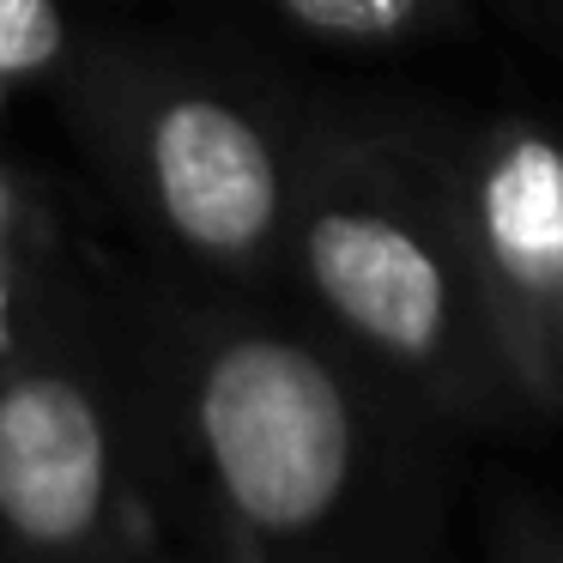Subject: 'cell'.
<instances>
[{"mask_svg":"<svg viewBox=\"0 0 563 563\" xmlns=\"http://www.w3.org/2000/svg\"><path fill=\"white\" fill-rule=\"evenodd\" d=\"M200 430L224 490L261 527H309L352 466V418L333 376L279 340H243L212 364Z\"/></svg>","mask_w":563,"mask_h":563,"instance_id":"cell-1","label":"cell"},{"mask_svg":"<svg viewBox=\"0 0 563 563\" xmlns=\"http://www.w3.org/2000/svg\"><path fill=\"white\" fill-rule=\"evenodd\" d=\"M103 503V430L67 382H19L0 394V515L37 545L91 527Z\"/></svg>","mask_w":563,"mask_h":563,"instance_id":"cell-2","label":"cell"},{"mask_svg":"<svg viewBox=\"0 0 563 563\" xmlns=\"http://www.w3.org/2000/svg\"><path fill=\"white\" fill-rule=\"evenodd\" d=\"M164 212L195 236L200 249H249L273 224V158L243 115L224 103L188 98L164 110L152 140Z\"/></svg>","mask_w":563,"mask_h":563,"instance_id":"cell-3","label":"cell"},{"mask_svg":"<svg viewBox=\"0 0 563 563\" xmlns=\"http://www.w3.org/2000/svg\"><path fill=\"white\" fill-rule=\"evenodd\" d=\"M309 273L352 328L394 352H424L442 328V273L400 224L333 212L309 231Z\"/></svg>","mask_w":563,"mask_h":563,"instance_id":"cell-4","label":"cell"},{"mask_svg":"<svg viewBox=\"0 0 563 563\" xmlns=\"http://www.w3.org/2000/svg\"><path fill=\"white\" fill-rule=\"evenodd\" d=\"M485 231L515 279H563V152L539 140H515L503 152L485 183Z\"/></svg>","mask_w":563,"mask_h":563,"instance_id":"cell-5","label":"cell"},{"mask_svg":"<svg viewBox=\"0 0 563 563\" xmlns=\"http://www.w3.org/2000/svg\"><path fill=\"white\" fill-rule=\"evenodd\" d=\"M55 49H62L55 0H0V74L43 67Z\"/></svg>","mask_w":563,"mask_h":563,"instance_id":"cell-6","label":"cell"},{"mask_svg":"<svg viewBox=\"0 0 563 563\" xmlns=\"http://www.w3.org/2000/svg\"><path fill=\"white\" fill-rule=\"evenodd\" d=\"M303 25L333 31V37H388L412 19L418 0H285Z\"/></svg>","mask_w":563,"mask_h":563,"instance_id":"cell-7","label":"cell"}]
</instances>
